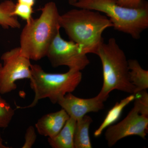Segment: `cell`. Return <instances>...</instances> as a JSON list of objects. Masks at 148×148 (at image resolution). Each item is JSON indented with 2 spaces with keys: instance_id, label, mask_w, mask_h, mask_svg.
<instances>
[{
  "instance_id": "cell-1",
  "label": "cell",
  "mask_w": 148,
  "mask_h": 148,
  "mask_svg": "<svg viewBox=\"0 0 148 148\" xmlns=\"http://www.w3.org/2000/svg\"><path fill=\"white\" fill-rule=\"evenodd\" d=\"M77 8L60 14V27L70 40L79 45L83 53L95 54L104 42L103 32L112 27V24L106 15L99 12Z\"/></svg>"
},
{
  "instance_id": "cell-2",
  "label": "cell",
  "mask_w": 148,
  "mask_h": 148,
  "mask_svg": "<svg viewBox=\"0 0 148 148\" xmlns=\"http://www.w3.org/2000/svg\"><path fill=\"white\" fill-rule=\"evenodd\" d=\"M40 10L38 18L27 22L19 40L21 54L34 61L46 56L49 46L61 28L60 14L55 3H46Z\"/></svg>"
},
{
  "instance_id": "cell-3",
  "label": "cell",
  "mask_w": 148,
  "mask_h": 148,
  "mask_svg": "<svg viewBox=\"0 0 148 148\" xmlns=\"http://www.w3.org/2000/svg\"><path fill=\"white\" fill-rule=\"evenodd\" d=\"M73 6L102 12L109 18L115 30L135 39H140L148 28V3L146 1L135 8L121 6L117 0H78Z\"/></svg>"
},
{
  "instance_id": "cell-4",
  "label": "cell",
  "mask_w": 148,
  "mask_h": 148,
  "mask_svg": "<svg viewBox=\"0 0 148 148\" xmlns=\"http://www.w3.org/2000/svg\"><path fill=\"white\" fill-rule=\"evenodd\" d=\"M95 54L103 66V85L98 97L104 102L114 90L134 94L135 87L129 79L128 60L115 39L110 38L108 43L104 42Z\"/></svg>"
},
{
  "instance_id": "cell-5",
  "label": "cell",
  "mask_w": 148,
  "mask_h": 148,
  "mask_svg": "<svg viewBox=\"0 0 148 148\" xmlns=\"http://www.w3.org/2000/svg\"><path fill=\"white\" fill-rule=\"evenodd\" d=\"M31 70L30 87L34 92V98L28 106H17V108H34L40 100L47 98L53 104H57L66 94L73 92L82 79L80 71L69 70L64 73H51L45 71L40 65L32 64Z\"/></svg>"
},
{
  "instance_id": "cell-6",
  "label": "cell",
  "mask_w": 148,
  "mask_h": 148,
  "mask_svg": "<svg viewBox=\"0 0 148 148\" xmlns=\"http://www.w3.org/2000/svg\"><path fill=\"white\" fill-rule=\"evenodd\" d=\"M0 73V93L5 94L16 90V82L32 77L31 60L21 54L19 47L3 53Z\"/></svg>"
},
{
  "instance_id": "cell-7",
  "label": "cell",
  "mask_w": 148,
  "mask_h": 148,
  "mask_svg": "<svg viewBox=\"0 0 148 148\" xmlns=\"http://www.w3.org/2000/svg\"><path fill=\"white\" fill-rule=\"evenodd\" d=\"M46 56L54 68L66 66L69 70L81 71L90 64L87 54L83 53L79 45L64 39L60 32L49 46Z\"/></svg>"
},
{
  "instance_id": "cell-8",
  "label": "cell",
  "mask_w": 148,
  "mask_h": 148,
  "mask_svg": "<svg viewBox=\"0 0 148 148\" xmlns=\"http://www.w3.org/2000/svg\"><path fill=\"white\" fill-rule=\"evenodd\" d=\"M148 130V116L140 113L138 106L134 107L127 116L117 124L107 127L105 138L110 147L125 137L138 135L146 139Z\"/></svg>"
},
{
  "instance_id": "cell-9",
  "label": "cell",
  "mask_w": 148,
  "mask_h": 148,
  "mask_svg": "<svg viewBox=\"0 0 148 148\" xmlns=\"http://www.w3.org/2000/svg\"><path fill=\"white\" fill-rule=\"evenodd\" d=\"M57 104L66 111L70 117L76 121L88 113L96 112L104 108V102L98 95L93 98L84 99L77 97L71 92L66 94Z\"/></svg>"
},
{
  "instance_id": "cell-10",
  "label": "cell",
  "mask_w": 148,
  "mask_h": 148,
  "mask_svg": "<svg viewBox=\"0 0 148 148\" xmlns=\"http://www.w3.org/2000/svg\"><path fill=\"white\" fill-rule=\"evenodd\" d=\"M70 116L63 109L43 116L38 120L35 127L40 135L52 138L61 131Z\"/></svg>"
},
{
  "instance_id": "cell-11",
  "label": "cell",
  "mask_w": 148,
  "mask_h": 148,
  "mask_svg": "<svg viewBox=\"0 0 148 148\" xmlns=\"http://www.w3.org/2000/svg\"><path fill=\"white\" fill-rule=\"evenodd\" d=\"M76 121L70 117L56 136L48 138L49 145L53 148H74V135Z\"/></svg>"
},
{
  "instance_id": "cell-12",
  "label": "cell",
  "mask_w": 148,
  "mask_h": 148,
  "mask_svg": "<svg viewBox=\"0 0 148 148\" xmlns=\"http://www.w3.org/2000/svg\"><path fill=\"white\" fill-rule=\"evenodd\" d=\"M135 98V94H132L122 100L119 103L117 102L108 111L102 123L94 132V136L96 138L99 137L104 130L116 122L120 117L123 109L129 103L134 101Z\"/></svg>"
},
{
  "instance_id": "cell-13",
  "label": "cell",
  "mask_w": 148,
  "mask_h": 148,
  "mask_svg": "<svg viewBox=\"0 0 148 148\" xmlns=\"http://www.w3.org/2000/svg\"><path fill=\"white\" fill-rule=\"evenodd\" d=\"M92 122L91 117L85 115L76 121L74 135V148H91L89 127Z\"/></svg>"
},
{
  "instance_id": "cell-14",
  "label": "cell",
  "mask_w": 148,
  "mask_h": 148,
  "mask_svg": "<svg viewBox=\"0 0 148 148\" xmlns=\"http://www.w3.org/2000/svg\"><path fill=\"white\" fill-rule=\"evenodd\" d=\"M128 64L130 81L135 87L134 94L147 90L148 88V71L143 69L137 60H128Z\"/></svg>"
},
{
  "instance_id": "cell-15",
  "label": "cell",
  "mask_w": 148,
  "mask_h": 148,
  "mask_svg": "<svg viewBox=\"0 0 148 148\" xmlns=\"http://www.w3.org/2000/svg\"><path fill=\"white\" fill-rule=\"evenodd\" d=\"M15 3L12 0L0 3V26L3 29H19L21 24L17 16L13 15Z\"/></svg>"
},
{
  "instance_id": "cell-16",
  "label": "cell",
  "mask_w": 148,
  "mask_h": 148,
  "mask_svg": "<svg viewBox=\"0 0 148 148\" xmlns=\"http://www.w3.org/2000/svg\"><path fill=\"white\" fill-rule=\"evenodd\" d=\"M14 114L10 104L0 95V128L8 127Z\"/></svg>"
},
{
  "instance_id": "cell-17",
  "label": "cell",
  "mask_w": 148,
  "mask_h": 148,
  "mask_svg": "<svg viewBox=\"0 0 148 148\" xmlns=\"http://www.w3.org/2000/svg\"><path fill=\"white\" fill-rule=\"evenodd\" d=\"M33 7L24 4L17 3L15 4L13 14L17 17L19 16L27 22L33 18Z\"/></svg>"
},
{
  "instance_id": "cell-18",
  "label": "cell",
  "mask_w": 148,
  "mask_h": 148,
  "mask_svg": "<svg viewBox=\"0 0 148 148\" xmlns=\"http://www.w3.org/2000/svg\"><path fill=\"white\" fill-rule=\"evenodd\" d=\"M25 142L22 148H32L37 139V135L34 127L31 125L27 128L25 133Z\"/></svg>"
},
{
  "instance_id": "cell-19",
  "label": "cell",
  "mask_w": 148,
  "mask_h": 148,
  "mask_svg": "<svg viewBox=\"0 0 148 148\" xmlns=\"http://www.w3.org/2000/svg\"><path fill=\"white\" fill-rule=\"evenodd\" d=\"M145 0H117L118 4L121 6L135 8L140 7Z\"/></svg>"
},
{
  "instance_id": "cell-20",
  "label": "cell",
  "mask_w": 148,
  "mask_h": 148,
  "mask_svg": "<svg viewBox=\"0 0 148 148\" xmlns=\"http://www.w3.org/2000/svg\"><path fill=\"white\" fill-rule=\"evenodd\" d=\"M17 3L24 4L33 7L35 5V0H17Z\"/></svg>"
},
{
  "instance_id": "cell-21",
  "label": "cell",
  "mask_w": 148,
  "mask_h": 148,
  "mask_svg": "<svg viewBox=\"0 0 148 148\" xmlns=\"http://www.w3.org/2000/svg\"><path fill=\"white\" fill-rule=\"evenodd\" d=\"M8 147L4 144L3 140L2 138L1 135L0 133V148H8Z\"/></svg>"
},
{
  "instance_id": "cell-22",
  "label": "cell",
  "mask_w": 148,
  "mask_h": 148,
  "mask_svg": "<svg viewBox=\"0 0 148 148\" xmlns=\"http://www.w3.org/2000/svg\"><path fill=\"white\" fill-rule=\"evenodd\" d=\"M77 1L78 0H69V4L73 5L76 3Z\"/></svg>"
},
{
  "instance_id": "cell-23",
  "label": "cell",
  "mask_w": 148,
  "mask_h": 148,
  "mask_svg": "<svg viewBox=\"0 0 148 148\" xmlns=\"http://www.w3.org/2000/svg\"><path fill=\"white\" fill-rule=\"evenodd\" d=\"M2 68V64L0 63V73H1V71Z\"/></svg>"
}]
</instances>
